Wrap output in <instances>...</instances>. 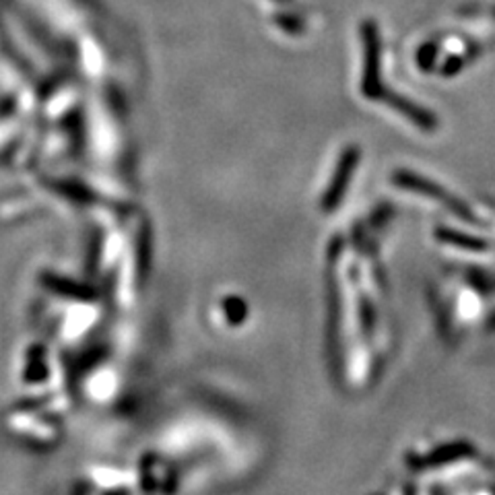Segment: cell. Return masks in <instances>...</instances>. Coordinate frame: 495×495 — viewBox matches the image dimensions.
Wrapping results in <instances>:
<instances>
[{"label": "cell", "instance_id": "cell-1", "mask_svg": "<svg viewBox=\"0 0 495 495\" xmlns=\"http://www.w3.org/2000/svg\"><path fill=\"white\" fill-rule=\"evenodd\" d=\"M361 36H364L365 44V69L364 81H361V91L370 99H373L382 93V87H380V60H382V52H380V36L376 23L365 21L361 25Z\"/></svg>", "mask_w": 495, "mask_h": 495}, {"label": "cell", "instance_id": "cell-2", "mask_svg": "<svg viewBox=\"0 0 495 495\" xmlns=\"http://www.w3.org/2000/svg\"><path fill=\"white\" fill-rule=\"evenodd\" d=\"M275 3H283V4H287V3H291V0H275Z\"/></svg>", "mask_w": 495, "mask_h": 495}]
</instances>
